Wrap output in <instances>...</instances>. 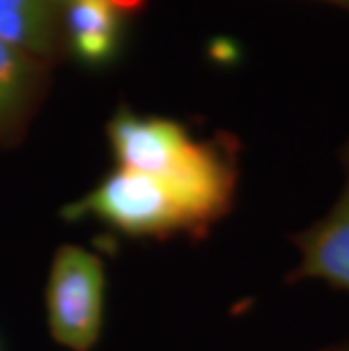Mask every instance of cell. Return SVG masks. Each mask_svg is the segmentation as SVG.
<instances>
[{
  "label": "cell",
  "mask_w": 349,
  "mask_h": 351,
  "mask_svg": "<svg viewBox=\"0 0 349 351\" xmlns=\"http://www.w3.org/2000/svg\"><path fill=\"white\" fill-rule=\"evenodd\" d=\"M0 351H3V342H0Z\"/></svg>",
  "instance_id": "8fae6325"
},
{
  "label": "cell",
  "mask_w": 349,
  "mask_h": 351,
  "mask_svg": "<svg viewBox=\"0 0 349 351\" xmlns=\"http://www.w3.org/2000/svg\"><path fill=\"white\" fill-rule=\"evenodd\" d=\"M322 351H349V340L338 342V345H333V347H329V349H322Z\"/></svg>",
  "instance_id": "9c48e42d"
},
{
  "label": "cell",
  "mask_w": 349,
  "mask_h": 351,
  "mask_svg": "<svg viewBox=\"0 0 349 351\" xmlns=\"http://www.w3.org/2000/svg\"><path fill=\"white\" fill-rule=\"evenodd\" d=\"M329 3H336V5H343V7H349V0H329Z\"/></svg>",
  "instance_id": "30bf717a"
},
{
  "label": "cell",
  "mask_w": 349,
  "mask_h": 351,
  "mask_svg": "<svg viewBox=\"0 0 349 351\" xmlns=\"http://www.w3.org/2000/svg\"><path fill=\"white\" fill-rule=\"evenodd\" d=\"M66 222L93 220L100 227L132 241L166 243L175 236H186L195 243V229L170 193L157 179L116 168L84 197L62 208Z\"/></svg>",
  "instance_id": "7a4b0ae2"
},
{
  "label": "cell",
  "mask_w": 349,
  "mask_h": 351,
  "mask_svg": "<svg viewBox=\"0 0 349 351\" xmlns=\"http://www.w3.org/2000/svg\"><path fill=\"white\" fill-rule=\"evenodd\" d=\"M107 138L118 168L157 179L180 202L195 229V243L232 213L239 191L236 138L220 134L195 141L182 123L141 116L128 107L109 121Z\"/></svg>",
  "instance_id": "6da1fadb"
},
{
  "label": "cell",
  "mask_w": 349,
  "mask_h": 351,
  "mask_svg": "<svg viewBox=\"0 0 349 351\" xmlns=\"http://www.w3.org/2000/svg\"><path fill=\"white\" fill-rule=\"evenodd\" d=\"M114 10H134L141 5V0H107Z\"/></svg>",
  "instance_id": "ba28073f"
},
{
  "label": "cell",
  "mask_w": 349,
  "mask_h": 351,
  "mask_svg": "<svg viewBox=\"0 0 349 351\" xmlns=\"http://www.w3.org/2000/svg\"><path fill=\"white\" fill-rule=\"evenodd\" d=\"M46 88V71L21 48L0 41V145L21 138Z\"/></svg>",
  "instance_id": "5b68a950"
},
{
  "label": "cell",
  "mask_w": 349,
  "mask_h": 351,
  "mask_svg": "<svg viewBox=\"0 0 349 351\" xmlns=\"http://www.w3.org/2000/svg\"><path fill=\"white\" fill-rule=\"evenodd\" d=\"M71 52L86 66H105L121 46V16L107 0H73L66 12Z\"/></svg>",
  "instance_id": "8992f818"
},
{
  "label": "cell",
  "mask_w": 349,
  "mask_h": 351,
  "mask_svg": "<svg viewBox=\"0 0 349 351\" xmlns=\"http://www.w3.org/2000/svg\"><path fill=\"white\" fill-rule=\"evenodd\" d=\"M105 258L77 245L57 247L43 290L48 331L69 351H91L105 326Z\"/></svg>",
  "instance_id": "3957f363"
},
{
  "label": "cell",
  "mask_w": 349,
  "mask_h": 351,
  "mask_svg": "<svg viewBox=\"0 0 349 351\" xmlns=\"http://www.w3.org/2000/svg\"><path fill=\"white\" fill-rule=\"evenodd\" d=\"M0 41L36 55L53 50L43 7L36 0H0Z\"/></svg>",
  "instance_id": "52a82bcc"
},
{
  "label": "cell",
  "mask_w": 349,
  "mask_h": 351,
  "mask_svg": "<svg viewBox=\"0 0 349 351\" xmlns=\"http://www.w3.org/2000/svg\"><path fill=\"white\" fill-rule=\"evenodd\" d=\"M345 186L324 218L297 231L291 241L300 250V265L288 272L286 283L324 281L333 290L349 293V143L340 152Z\"/></svg>",
  "instance_id": "277c9868"
}]
</instances>
